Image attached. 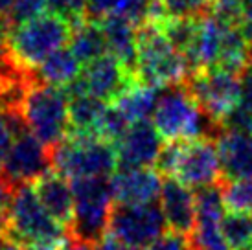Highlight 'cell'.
<instances>
[{
    "instance_id": "cell-5",
    "label": "cell",
    "mask_w": 252,
    "mask_h": 250,
    "mask_svg": "<svg viewBox=\"0 0 252 250\" xmlns=\"http://www.w3.org/2000/svg\"><path fill=\"white\" fill-rule=\"evenodd\" d=\"M50 155L52 169L70 181L112 177L118 171L116 146L98 136L68 134Z\"/></svg>"
},
{
    "instance_id": "cell-27",
    "label": "cell",
    "mask_w": 252,
    "mask_h": 250,
    "mask_svg": "<svg viewBox=\"0 0 252 250\" xmlns=\"http://www.w3.org/2000/svg\"><path fill=\"white\" fill-rule=\"evenodd\" d=\"M224 197L221 184L199 188L195 191V224L197 222H221L224 217Z\"/></svg>"
},
{
    "instance_id": "cell-42",
    "label": "cell",
    "mask_w": 252,
    "mask_h": 250,
    "mask_svg": "<svg viewBox=\"0 0 252 250\" xmlns=\"http://www.w3.org/2000/svg\"><path fill=\"white\" fill-rule=\"evenodd\" d=\"M26 250H50V249H37L35 247V249H26Z\"/></svg>"
},
{
    "instance_id": "cell-6",
    "label": "cell",
    "mask_w": 252,
    "mask_h": 250,
    "mask_svg": "<svg viewBox=\"0 0 252 250\" xmlns=\"http://www.w3.org/2000/svg\"><path fill=\"white\" fill-rule=\"evenodd\" d=\"M74 217L68 226V237L96 245L109 232L112 214L111 177H92L72 181Z\"/></svg>"
},
{
    "instance_id": "cell-33",
    "label": "cell",
    "mask_w": 252,
    "mask_h": 250,
    "mask_svg": "<svg viewBox=\"0 0 252 250\" xmlns=\"http://www.w3.org/2000/svg\"><path fill=\"white\" fill-rule=\"evenodd\" d=\"M223 127L241 132H252V109L239 101L223 120Z\"/></svg>"
},
{
    "instance_id": "cell-22",
    "label": "cell",
    "mask_w": 252,
    "mask_h": 250,
    "mask_svg": "<svg viewBox=\"0 0 252 250\" xmlns=\"http://www.w3.org/2000/svg\"><path fill=\"white\" fill-rule=\"evenodd\" d=\"M68 48L74 52V56L83 66L96 61L98 57L109 54L107 39L101 24L98 21H91V19H85V21L74 24Z\"/></svg>"
},
{
    "instance_id": "cell-11",
    "label": "cell",
    "mask_w": 252,
    "mask_h": 250,
    "mask_svg": "<svg viewBox=\"0 0 252 250\" xmlns=\"http://www.w3.org/2000/svg\"><path fill=\"white\" fill-rule=\"evenodd\" d=\"M50 169H52L50 149L28 129H24L15 136V142L7 153L0 177L9 186L17 188L35 182L39 177L48 173Z\"/></svg>"
},
{
    "instance_id": "cell-34",
    "label": "cell",
    "mask_w": 252,
    "mask_h": 250,
    "mask_svg": "<svg viewBox=\"0 0 252 250\" xmlns=\"http://www.w3.org/2000/svg\"><path fill=\"white\" fill-rule=\"evenodd\" d=\"M146 250H191V243L188 236L169 230L164 232L158 239H155Z\"/></svg>"
},
{
    "instance_id": "cell-43",
    "label": "cell",
    "mask_w": 252,
    "mask_h": 250,
    "mask_svg": "<svg viewBox=\"0 0 252 250\" xmlns=\"http://www.w3.org/2000/svg\"><path fill=\"white\" fill-rule=\"evenodd\" d=\"M251 56H252V44H251Z\"/></svg>"
},
{
    "instance_id": "cell-10",
    "label": "cell",
    "mask_w": 252,
    "mask_h": 250,
    "mask_svg": "<svg viewBox=\"0 0 252 250\" xmlns=\"http://www.w3.org/2000/svg\"><path fill=\"white\" fill-rule=\"evenodd\" d=\"M133 85H136L134 74H131L114 56L105 54V56L98 57L96 61L85 64L81 76L64 89L66 91H85L92 96L99 97L105 103H114Z\"/></svg>"
},
{
    "instance_id": "cell-1",
    "label": "cell",
    "mask_w": 252,
    "mask_h": 250,
    "mask_svg": "<svg viewBox=\"0 0 252 250\" xmlns=\"http://www.w3.org/2000/svg\"><path fill=\"white\" fill-rule=\"evenodd\" d=\"M153 125L166 142H191L214 140L216 142L224 127L221 122L199 107L186 85L168 87L160 92L153 114Z\"/></svg>"
},
{
    "instance_id": "cell-21",
    "label": "cell",
    "mask_w": 252,
    "mask_h": 250,
    "mask_svg": "<svg viewBox=\"0 0 252 250\" xmlns=\"http://www.w3.org/2000/svg\"><path fill=\"white\" fill-rule=\"evenodd\" d=\"M81 70H83V64L77 61L74 52L68 46H63L56 50L54 54H50L39 66L32 70V76L39 83L64 89L81 76Z\"/></svg>"
},
{
    "instance_id": "cell-31",
    "label": "cell",
    "mask_w": 252,
    "mask_h": 250,
    "mask_svg": "<svg viewBox=\"0 0 252 250\" xmlns=\"http://www.w3.org/2000/svg\"><path fill=\"white\" fill-rule=\"evenodd\" d=\"M46 9V0H13L11 6L7 7V11L4 13L9 30L13 26H19L22 22H28L32 19H35L39 15H42Z\"/></svg>"
},
{
    "instance_id": "cell-12",
    "label": "cell",
    "mask_w": 252,
    "mask_h": 250,
    "mask_svg": "<svg viewBox=\"0 0 252 250\" xmlns=\"http://www.w3.org/2000/svg\"><path fill=\"white\" fill-rule=\"evenodd\" d=\"M221 162L214 140H191L182 142L181 156L177 162V169L173 177L188 188H204L212 184H219Z\"/></svg>"
},
{
    "instance_id": "cell-24",
    "label": "cell",
    "mask_w": 252,
    "mask_h": 250,
    "mask_svg": "<svg viewBox=\"0 0 252 250\" xmlns=\"http://www.w3.org/2000/svg\"><path fill=\"white\" fill-rule=\"evenodd\" d=\"M162 91L164 89H155V87L136 83L124 96H120L114 101V105L126 114V118L131 124L147 122L149 118H153L155 109H157V103H158V97H160Z\"/></svg>"
},
{
    "instance_id": "cell-38",
    "label": "cell",
    "mask_w": 252,
    "mask_h": 250,
    "mask_svg": "<svg viewBox=\"0 0 252 250\" xmlns=\"http://www.w3.org/2000/svg\"><path fill=\"white\" fill-rule=\"evenodd\" d=\"M57 250H96V245L92 243H85V241H79V239H72L68 237L61 247Z\"/></svg>"
},
{
    "instance_id": "cell-13",
    "label": "cell",
    "mask_w": 252,
    "mask_h": 250,
    "mask_svg": "<svg viewBox=\"0 0 252 250\" xmlns=\"http://www.w3.org/2000/svg\"><path fill=\"white\" fill-rule=\"evenodd\" d=\"M114 202L118 204H151L160 197V173L153 167H118L111 177Z\"/></svg>"
},
{
    "instance_id": "cell-19",
    "label": "cell",
    "mask_w": 252,
    "mask_h": 250,
    "mask_svg": "<svg viewBox=\"0 0 252 250\" xmlns=\"http://www.w3.org/2000/svg\"><path fill=\"white\" fill-rule=\"evenodd\" d=\"M103 28L109 54L114 56L131 74L136 70L138 57V28L126 17H105L98 21ZM136 77V76H134Z\"/></svg>"
},
{
    "instance_id": "cell-40",
    "label": "cell",
    "mask_w": 252,
    "mask_h": 250,
    "mask_svg": "<svg viewBox=\"0 0 252 250\" xmlns=\"http://www.w3.org/2000/svg\"><path fill=\"white\" fill-rule=\"evenodd\" d=\"M0 250H24L19 245L11 243L7 237H0Z\"/></svg>"
},
{
    "instance_id": "cell-29",
    "label": "cell",
    "mask_w": 252,
    "mask_h": 250,
    "mask_svg": "<svg viewBox=\"0 0 252 250\" xmlns=\"http://www.w3.org/2000/svg\"><path fill=\"white\" fill-rule=\"evenodd\" d=\"M191 250H230L224 241L221 222H197L189 234Z\"/></svg>"
},
{
    "instance_id": "cell-15",
    "label": "cell",
    "mask_w": 252,
    "mask_h": 250,
    "mask_svg": "<svg viewBox=\"0 0 252 250\" xmlns=\"http://www.w3.org/2000/svg\"><path fill=\"white\" fill-rule=\"evenodd\" d=\"M158 201L168 228L189 236L195 228V191L181 181L166 177Z\"/></svg>"
},
{
    "instance_id": "cell-35",
    "label": "cell",
    "mask_w": 252,
    "mask_h": 250,
    "mask_svg": "<svg viewBox=\"0 0 252 250\" xmlns=\"http://www.w3.org/2000/svg\"><path fill=\"white\" fill-rule=\"evenodd\" d=\"M96 250H136V249H133L131 245L124 243L120 237H116L111 232H107L105 236L96 243Z\"/></svg>"
},
{
    "instance_id": "cell-2",
    "label": "cell",
    "mask_w": 252,
    "mask_h": 250,
    "mask_svg": "<svg viewBox=\"0 0 252 250\" xmlns=\"http://www.w3.org/2000/svg\"><path fill=\"white\" fill-rule=\"evenodd\" d=\"M9 228L6 237L22 249L57 250L68 237V230L50 216L32 184L17 186L7 210Z\"/></svg>"
},
{
    "instance_id": "cell-18",
    "label": "cell",
    "mask_w": 252,
    "mask_h": 250,
    "mask_svg": "<svg viewBox=\"0 0 252 250\" xmlns=\"http://www.w3.org/2000/svg\"><path fill=\"white\" fill-rule=\"evenodd\" d=\"M33 189L46 212L68 230L74 217V191L66 177L50 169L33 182Z\"/></svg>"
},
{
    "instance_id": "cell-17",
    "label": "cell",
    "mask_w": 252,
    "mask_h": 250,
    "mask_svg": "<svg viewBox=\"0 0 252 250\" xmlns=\"http://www.w3.org/2000/svg\"><path fill=\"white\" fill-rule=\"evenodd\" d=\"M216 146L224 181L252 179V132L224 129Z\"/></svg>"
},
{
    "instance_id": "cell-23",
    "label": "cell",
    "mask_w": 252,
    "mask_h": 250,
    "mask_svg": "<svg viewBox=\"0 0 252 250\" xmlns=\"http://www.w3.org/2000/svg\"><path fill=\"white\" fill-rule=\"evenodd\" d=\"M157 0H89L87 19L101 21L105 17H126L136 26L149 22Z\"/></svg>"
},
{
    "instance_id": "cell-9",
    "label": "cell",
    "mask_w": 252,
    "mask_h": 250,
    "mask_svg": "<svg viewBox=\"0 0 252 250\" xmlns=\"http://www.w3.org/2000/svg\"><path fill=\"white\" fill-rule=\"evenodd\" d=\"M168 222L160 206L151 204H118L112 208L109 232L136 250H146L166 232Z\"/></svg>"
},
{
    "instance_id": "cell-14",
    "label": "cell",
    "mask_w": 252,
    "mask_h": 250,
    "mask_svg": "<svg viewBox=\"0 0 252 250\" xmlns=\"http://www.w3.org/2000/svg\"><path fill=\"white\" fill-rule=\"evenodd\" d=\"M164 138L155 125L147 122L133 124L124 138L116 144L118 167H151L157 164V158L164 147Z\"/></svg>"
},
{
    "instance_id": "cell-25",
    "label": "cell",
    "mask_w": 252,
    "mask_h": 250,
    "mask_svg": "<svg viewBox=\"0 0 252 250\" xmlns=\"http://www.w3.org/2000/svg\"><path fill=\"white\" fill-rule=\"evenodd\" d=\"M251 64H252L251 41L243 33L241 26L228 24V28L224 31L223 46H221L217 66L241 76L243 70L249 68Z\"/></svg>"
},
{
    "instance_id": "cell-4",
    "label": "cell",
    "mask_w": 252,
    "mask_h": 250,
    "mask_svg": "<svg viewBox=\"0 0 252 250\" xmlns=\"http://www.w3.org/2000/svg\"><path fill=\"white\" fill-rule=\"evenodd\" d=\"M19 112L28 131L50 151L70 132L68 92L63 87L39 83L33 79L22 97Z\"/></svg>"
},
{
    "instance_id": "cell-32",
    "label": "cell",
    "mask_w": 252,
    "mask_h": 250,
    "mask_svg": "<svg viewBox=\"0 0 252 250\" xmlns=\"http://www.w3.org/2000/svg\"><path fill=\"white\" fill-rule=\"evenodd\" d=\"M46 9L50 13L63 17L64 21H68L74 26L87 19L89 0H46Z\"/></svg>"
},
{
    "instance_id": "cell-3",
    "label": "cell",
    "mask_w": 252,
    "mask_h": 250,
    "mask_svg": "<svg viewBox=\"0 0 252 250\" xmlns=\"http://www.w3.org/2000/svg\"><path fill=\"white\" fill-rule=\"evenodd\" d=\"M136 83L168 89L186 83L189 66L181 50H177L158 22H144L138 26V57H136Z\"/></svg>"
},
{
    "instance_id": "cell-26",
    "label": "cell",
    "mask_w": 252,
    "mask_h": 250,
    "mask_svg": "<svg viewBox=\"0 0 252 250\" xmlns=\"http://www.w3.org/2000/svg\"><path fill=\"white\" fill-rule=\"evenodd\" d=\"M221 230L230 250H252V216L249 212L224 214Z\"/></svg>"
},
{
    "instance_id": "cell-16",
    "label": "cell",
    "mask_w": 252,
    "mask_h": 250,
    "mask_svg": "<svg viewBox=\"0 0 252 250\" xmlns=\"http://www.w3.org/2000/svg\"><path fill=\"white\" fill-rule=\"evenodd\" d=\"M226 28H228V24L219 21L212 13H206L197 21L195 39L191 42L189 50L186 52L189 76L199 72V70L217 66Z\"/></svg>"
},
{
    "instance_id": "cell-41",
    "label": "cell",
    "mask_w": 252,
    "mask_h": 250,
    "mask_svg": "<svg viewBox=\"0 0 252 250\" xmlns=\"http://www.w3.org/2000/svg\"><path fill=\"white\" fill-rule=\"evenodd\" d=\"M13 0H0V15H4L7 11V7L11 6Z\"/></svg>"
},
{
    "instance_id": "cell-36",
    "label": "cell",
    "mask_w": 252,
    "mask_h": 250,
    "mask_svg": "<svg viewBox=\"0 0 252 250\" xmlns=\"http://www.w3.org/2000/svg\"><path fill=\"white\" fill-rule=\"evenodd\" d=\"M241 103L252 109V64L241 74Z\"/></svg>"
},
{
    "instance_id": "cell-8",
    "label": "cell",
    "mask_w": 252,
    "mask_h": 250,
    "mask_svg": "<svg viewBox=\"0 0 252 250\" xmlns=\"http://www.w3.org/2000/svg\"><path fill=\"white\" fill-rule=\"evenodd\" d=\"M184 85L199 107L221 124L241 101V76L219 66L199 70L191 74Z\"/></svg>"
},
{
    "instance_id": "cell-28",
    "label": "cell",
    "mask_w": 252,
    "mask_h": 250,
    "mask_svg": "<svg viewBox=\"0 0 252 250\" xmlns=\"http://www.w3.org/2000/svg\"><path fill=\"white\" fill-rule=\"evenodd\" d=\"M164 19H201L212 9L214 0H158Z\"/></svg>"
},
{
    "instance_id": "cell-7",
    "label": "cell",
    "mask_w": 252,
    "mask_h": 250,
    "mask_svg": "<svg viewBox=\"0 0 252 250\" xmlns=\"http://www.w3.org/2000/svg\"><path fill=\"white\" fill-rule=\"evenodd\" d=\"M72 24L56 13L44 11L42 15L13 26L7 33V46L11 56L24 68L33 70L50 54L68 44Z\"/></svg>"
},
{
    "instance_id": "cell-37",
    "label": "cell",
    "mask_w": 252,
    "mask_h": 250,
    "mask_svg": "<svg viewBox=\"0 0 252 250\" xmlns=\"http://www.w3.org/2000/svg\"><path fill=\"white\" fill-rule=\"evenodd\" d=\"M13 191H15V188L9 186V184L0 177V212H7V210H9V204H11V199H13Z\"/></svg>"
},
{
    "instance_id": "cell-20",
    "label": "cell",
    "mask_w": 252,
    "mask_h": 250,
    "mask_svg": "<svg viewBox=\"0 0 252 250\" xmlns=\"http://www.w3.org/2000/svg\"><path fill=\"white\" fill-rule=\"evenodd\" d=\"M66 91V89H64ZM68 92V118H70V134L96 136L99 120L105 112L107 105L99 97L85 91Z\"/></svg>"
},
{
    "instance_id": "cell-30",
    "label": "cell",
    "mask_w": 252,
    "mask_h": 250,
    "mask_svg": "<svg viewBox=\"0 0 252 250\" xmlns=\"http://www.w3.org/2000/svg\"><path fill=\"white\" fill-rule=\"evenodd\" d=\"M224 204L230 212H251L252 210V179L224 181Z\"/></svg>"
},
{
    "instance_id": "cell-39",
    "label": "cell",
    "mask_w": 252,
    "mask_h": 250,
    "mask_svg": "<svg viewBox=\"0 0 252 250\" xmlns=\"http://www.w3.org/2000/svg\"><path fill=\"white\" fill-rule=\"evenodd\" d=\"M7 33H9V26H7L4 15H0V57L6 56L9 52V46H7Z\"/></svg>"
}]
</instances>
